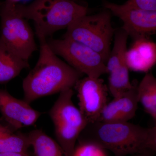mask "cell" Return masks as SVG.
Here are the masks:
<instances>
[{"instance_id":"obj_1","label":"cell","mask_w":156,"mask_h":156,"mask_svg":"<svg viewBox=\"0 0 156 156\" xmlns=\"http://www.w3.org/2000/svg\"><path fill=\"white\" fill-rule=\"evenodd\" d=\"M112 151L115 156L148 154L156 151V126L151 128L127 122L88 123L78 139Z\"/></svg>"},{"instance_id":"obj_2","label":"cell","mask_w":156,"mask_h":156,"mask_svg":"<svg viewBox=\"0 0 156 156\" xmlns=\"http://www.w3.org/2000/svg\"><path fill=\"white\" fill-rule=\"evenodd\" d=\"M40 56L35 67L23 80L24 100L29 104L40 98L73 89L83 74L58 58L44 37H37Z\"/></svg>"},{"instance_id":"obj_3","label":"cell","mask_w":156,"mask_h":156,"mask_svg":"<svg viewBox=\"0 0 156 156\" xmlns=\"http://www.w3.org/2000/svg\"><path fill=\"white\" fill-rule=\"evenodd\" d=\"M15 9L23 18L33 20L37 37L46 38L68 28L88 11L73 0H34L28 5H16Z\"/></svg>"},{"instance_id":"obj_4","label":"cell","mask_w":156,"mask_h":156,"mask_svg":"<svg viewBox=\"0 0 156 156\" xmlns=\"http://www.w3.org/2000/svg\"><path fill=\"white\" fill-rule=\"evenodd\" d=\"M115 30L111 23L110 11L78 18L67 28L63 38L83 44L96 51L106 63L111 52V44Z\"/></svg>"},{"instance_id":"obj_5","label":"cell","mask_w":156,"mask_h":156,"mask_svg":"<svg viewBox=\"0 0 156 156\" xmlns=\"http://www.w3.org/2000/svg\"><path fill=\"white\" fill-rule=\"evenodd\" d=\"M73 89L60 92L49 112L54 125L57 143L66 156H73L80 134L88 125V121L73 103Z\"/></svg>"},{"instance_id":"obj_6","label":"cell","mask_w":156,"mask_h":156,"mask_svg":"<svg viewBox=\"0 0 156 156\" xmlns=\"http://www.w3.org/2000/svg\"><path fill=\"white\" fill-rule=\"evenodd\" d=\"M15 8L0 4V39L13 52L28 62L37 47L28 22L16 12Z\"/></svg>"},{"instance_id":"obj_7","label":"cell","mask_w":156,"mask_h":156,"mask_svg":"<svg viewBox=\"0 0 156 156\" xmlns=\"http://www.w3.org/2000/svg\"><path fill=\"white\" fill-rule=\"evenodd\" d=\"M47 43L56 55L68 64L88 76L100 78L107 73L106 63L99 53L83 44L69 39L50 38Z\"/></svg>"},{"instance_id":"obj_8","label":"cell","mask_w":156,"mask_h":156,"mask_svg":"<svg viewBox=\"0 0 156 156\" xmlns=\"http://www.w3.org/2000/svg\"><path fill=\"white\" fill-rule=\"evenodd\" d=\"M104 7L123 22L122 29L134 41L149 39L156 33V11L142 10L128 1L123 5L105 2Z\"/></svg>"},{"instance_id":"obj_9","label":"cell","mask_w":156,"mask_h":156,"mask_svg":"<svg viewBox=\"0 0 156 156\" xmlns=\"http://www.w3.org/2000/svg\"><path fill=\"white\" fill-rule=\"evenodd\" d=\"M114 44L106 63L109 74L108 90L113 98L120 96L132 87L126 61L128 36L122 28L115 30Z\"/></svg>"},{"instance_id":"obj_10","label":"cell","mask_w":156,"mask_h":156,"mask_svg":"<svg viewBox=\"0 0 156 156\" xmlns=\"http://www.w3.org/2000/svg\"><path fill=\"white\" fill-rule=\"evenodd\" d=\"M74 88L79 100V109L88 122H97L107 104L108 89L100 78H81Z\"/></svg>"},{"instance_id":"obj_11","label":"cell","mask_w":156,"mask_h":156,"mask_svg":"<svg viewBox=\"0 0 156 156\" xmlns=\"http://www.w3.org/2000/svg\"><path fill=\"white\" fill-rule=\"evenodd\" d=\"M0 112L7 125L16 131L33 126L42 114L25 101L17 99L6 90L1 89Z\"/></svg>"},{"instance_id":"obj_12","label":"cell","mask_w":156,"mask_h":156,"mask_svg":"<svg viewBox=\"0 0 156 156\" xmlns=\"http://www.w3.org/2000/svg\"><path fill=\"white\" fill-rule=\"evenodd\" d=\"M136 81L132 87L122 95L107 103L97 122L108 123H124L129 122L136 114L138 106Z\"/></svg>"},{"instance_id":"obj_13","label":"cell","mask_w":156,"mask_h":156,"mask_svg":"<svg viewBox=\"0 0 156 156\" xmlns=\"http://www.w3.org/2000/svg\"><path fill=\"white\" fill-rule=\"evenodd\" d=\"M126 57L129 69L147 72L156 63V44L149 39L134 41L131 48L127 50Z\"/></svg>"},{"instance_id":"obj_14","label":"cell","mask_w":156,"mask_h":156,"mask_svg":"<svg viewBox=\"0 0 156 156\" xmlns=\"http://www.w3.org/2000/svg\"><path fill=\"white\" fill-rule=\"evenodd\" d=\"M29 66V62L13 52L0 39V84L11 80Z\"/></svg>"},{"instance_id":"obj_15","label":"cell","mask_w":156,"mask_h":156,"mask_svg":"<svg viewBox=\"0 0 156 156\" xmlns=\"http://www.w3.org/2000/svg\"><path fill=\"white\" fill-rule=\"evenodd\" d=\"M30 146L28 134L14 130L8 125L0 124V153H28Z\"/></svg>"},{"instance_id":"obj_16","label":"cell","mask_w":156,"mask_h":156,"mask_svg":"<svg viewBox=\"0 0 156 156\" xmlns=\"http://www.w3.org/2000/svg\"><path fill=\"white\" fill-rule=\"evenodd\" d=\"M138 102L145 111L156 121V79L151 73H147L137 87Z\"/></svg>"},{"instance_id":"obj_17","label":"cell","mask_w":156,"mask_h":156,"mask_svg":"<svg viewBox=\"0 0 156 156\" xmlns=\"http://www.w3.org/2000/svg\"><path fill=\"white\" fill-rule=\"evenodd\" d=\"M33 156H66L58 143L41 130H33L28 134Z\"/></svg>"},{"instance_id":"obj_18","label":"cell","mask_w":156,"mask_h":156,"mask_svg":"<svg viewBox=\"0 0 156 156\" xmlns=\"http://www.w3.org/2000/svg\"><path fill=\"white\" fill-rule=\"evenodd\" d=\"M73 156H107L105 150L96 146L78 142Z\"/></svg>"},{"instance_id":"obj_19","label":"cell","mask_w":156,"mask_h":156,"mask_svg":"<svg viewBox=\"0 0 156 156\" xmlns=\"http://www.w3.org/2000/svg\"><path fill=\"white\" fill-rule=\"evenodd\" d=\"M136 8L148 11H156V0H128Z\"/></svg>"},{"instance_id":"obj_20","label":"cell","mask_w":156,"mask_h":156,"mask_svg":"<svg viewBox=\"0 0 156 156\" xmlns=\"http://www.w3.org/2000/svg\"><path fill=\"white\" fill-rule=\"evenodd\" d=\"M26 0H5L1 3L3 5L7 7H14L16 5L20 4V3Z\"/></svg>"},{"instance_id":"obj_21","label":"cell","mask_w":156,"mask_h":156,"mask_svg":"<svg viewBox=\"0 0 156 156\" xmlns=\"http://www.w3.org/2000/svg\"><path fill=\"white\" fill-rule=\"evenodd\" d=\"M0 156H33L28 153L20 152H6L0 153Z\"/></svg>"},{"instance_id":"obj_22","label":"cell","mask_w":156,"mask_h":156,"mask_svg":"<svg viewBox=\"0 0 156 156\" xmlns=\"http://www.w3.org/2000/svg\"><path fill=\"white\" fill-rule=\"evenodd\" d=\"M153 155L148 154H136L134 156H153Z\"/></svg>"}]
</instances>
